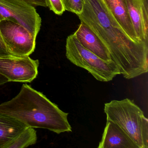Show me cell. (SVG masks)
Instances as JSON below:
<instances>
[{
  "label": "cell",
  "mask_w": 148,
  "mask_h": 148,
  "mask_svg": "<svg viewBox=\"0 0 148 148\" xmlns=\"http://www.w3.org/2000/svg\"><path fill=\"white\" fill-rule=\"evenodd\" d=\"M66 11L75 14L77 15L83 12L84 0H62Z\"/></svg>",
  "instance_id": "14"
},
{
  "label": "cell",
  "mask_w": 148,
  "mask_h": 148,
  "mask_svg": "<svg viewBox=\"0 0 148 148\" xmlns=\"http://www.w3.org/2000/svg\"><path fill=\"white\" fill-rule=\"evenodd\" d=\"M23 1L34 7L37 6L47 7L46 0H23Z\"/></svg>",
  "instance_id": "17"
},
{
  "label": "cell",
  "mask_w": 148,
  "mask_h": 148,
  "mask_svg": "<svg viewBox=\"0 0 148 148\" xmlns=\"http://www.w3.org/2000/svg\"><path fill=\"white\" fill-rule=\"evenodd\" d=\"M47 7L58 15H61L65 12L62 0H46Z\"/></svg>",
  "instance_id": "15"
},
{
  "label": "cell",
  "mask_w": 148,
  "mask_h": 148,
  "mask_svg": "<svg viewBox=\"0 0 148 148\" xmlns=\"http://www.w3.org/2000/svg\"><path fill=\"white\" fill-rule=\"evenodd\" d=\"M8 82H9L8 79L5 76L0 73V86L2 85L8 83Z\"/></svg>",
  "instance_id": "18"
},
{
  "label": "cell",
  "mask_w": 148,
  "mask_h": 148,
  "mask_svg": "<svg viewBox=\"0 0 148 148\" xmlns=\"http://www.w3.org/2000/svg\"><path fill=\"white\" fill-rule=\"evenodd\" d=\"M107 120L118 125L138 148H148V120L141 109L128 98L105 104Z\"/></svg>",
  "instance_id": "3"
},
{
  "label": "cell",
  "mask_w": 148,
  "mask_h": 148,
  "mask_svg": "<svg viewBox=\"0 0 148 148\" xmlns=\"http://www.w3.org/2000/svg\"><path fill=\"white\" fill-rule=\"evenodd\" d=\"M66 55L72 63L88 71L98 81L109 82L120 74L118 67L112 60H103L84 47L74 34L66 39Z\"/></svg>",
  "instance_id": "4"
},
{
  "label": "cell",
  "mask_w": 148,
  "mask_h": 148,
  "mask_svg": "<svg viewBox=\"0 0 148 148\" xmlns=\"http://www.w3.org/2000/svg\"><path fill=\"white\" fill-rule=\"evenodd\" d=\"M13 56L8 50L0 32V58Z\"/></svg>",
  "instance_id": "16"
},
{
  "label": "cell",
  "mask_w": 148,
  "mask_h": 148,
  "mask_svg": "<svg viewBox=\"0 0 148 148\" xmlns=\"http://www.w3.org/2000/svg\"><path fill=\"white\" fill-rule=\"evenodd\" d=\"M109 49L120 74L131 79L148 70V44L132 40L108 12L103 0H84L83 12L77 15Z\"/></svg>",
  "instance_id": "1"
},
{
  "label": "cell",
  "mask_w": 148,
  "mask_h": 148,
  "mask_svg": "<svg viewBox=\"0 0 148 148\" xmlns=\"http://www.w3.org/2000/svg\"><path fill=\"white\" fill-rule=\"evenodd\" d=\"M137 38L148 44V0H125Z\"/></svg>",
  "instance_id": "8"
},
{
  "label": "cell",
  "mask_w": 148,
  "mask_h": 148,
  "mask_svg": "<svg viewBox=\"0 0 148 148\" xmlns=\"http://www.w3.org/2000/svg\"><path fill=\"white\" fill-rule=\"evenodd\" d=\"M0 32L8 50L13 56H29L36 48V39L22 26L11 20L0 21Z\"/></svg>",
  "instance_id": "6"
},
{
  "label": "cell",
  "mask_w": 148,
  "mask_h": 148,
  "mask_svg": "<svg viewBox=\"0 0 148 148\" xmlns=\"http://www.w3.org/2000/svg\"><path fill=\"white\" fill-rule=\"evenodd\" d=\"M27 127L15 118L0 113V148H6Z\"/></svg>",
  "instance_id": "12"
},
{
  "label": "cell",
  "mask_w": 148,
  "mask_h": 148,
  "mask_svg": "<svg viewBox=\"0 0 148 148\" xmlns=\"http://www.w3.org/2000/svg\"><path fill=\"white\" fill-rule=\"evenodd\" d=\"M73 34L84 47L103 60H112L107 47L85 24L81 22L78 28Z\"/></svg>",
  "instance_id": "9"
},
{
  "label": "cell",
  "mask_w": 148,
  "mask_h": 148,
  "mask_svg": "<svg viewBox=\"0 0 148 148\" xmlns=\"http://www.w3.org/2000/svg\"><path fill=\"white\" fill-rule=\"evenodd\" d=\"M0 113L15 118L28 127L47 129L57 134L72 130L68 113L27 84L22 85L13 98L0 104Z\"/></svg>",
  "instance_id": "2"
},
{
  "label": "cell",
  "mask_w": 148,
  "mask_h": 148,
  "mask_svg": "<svg viewBox=\"0 0 148 148\" xmlns=\"http://www.w3.org/2000/svg\"><path fill=\"white\" fill-rule=\"evenodd\" d=\"M37 132L34 128L27 127L6 148H24L35 144L37 141Z\"/></svg>",
  "instance_id": "13"
},
{
  "label": "cell",
  "mask_w": 148,
  "mask_h": 148,
  "mask_svg": "<svg viewBox=\"0 0 148 148\" xmlns=\"http://www.w3.org/2000/svg\"><path fill=\"white\" fill-rule=\"evenodd\" d=\"M103 1L110 14L125 33L133 41L143 42L137 38L125 0Z\"/></svg>",
  "instance_id": "11"
},
{
  "label": "cell",
  "mask_w": 148,
  "mask_h": 148,
  "mask_svg": "<svg viewBox=\"0 0 148 148\" xmlns=\"http://www.w3.org/2000/svg\"><path fill=\"white\" fill-rule=\"evenodd\" d=\"M0 15L22 26L36 40L42 21L34 7L23 0H0Z\"/></svg>",
  "instance_id": "5"
},
{
  "label": "cell",
  "mask_w": 148,
  "mask_h": 148,
  "mask_svg": "<svg viewBox=\"0 0 148 148\" xmlns=\"http://www.w3.org/2000/svg\"><path fill=\"white\" fill-rule=\"evenodd\" d=\"M98 148H138L116 124L107 120Z\"/></svg>",
  "instance_id": "10"
},
{
  "label": "cell",
  "mask_w": 148,
  "mask_h": 148,
  "mask_svg": "<svg viewBox=\"0 0 148 148\" xmlns=\"http://www.w3.org/2000/svg\"><path fill=\"white\" fill-rule=\"evenodd\" d=\"M39 61L29 56L0 58V73L9 82L31 83L38 75Z\"/></svg>",
  "instance_id": "7"
},
{
  "label": "cell",
  "mask_w": 148,
  "mask_h": 148,
  "mask_svg": "<svg viewBox=\"0 0 148 148\" xmlns=\"http://www.w3.org/2000/svg\"><path fill=\"white\" fill-rule=\"evenodd\" d=\"M4 19V18H2V16H1V15H0V21H1L2 20Z\"/></svg>",
  "instance_id": "19"
}]
</instances>
